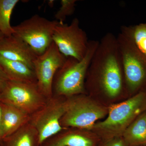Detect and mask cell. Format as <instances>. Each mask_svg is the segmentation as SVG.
Returning a JSON list of instances; mask_svg holds the SVG:
<instances>
[{
	"label": "cell",
	"mask_w": 146,
	"mask_h": 146,
	"mask_svg": "<svg viewBox=\"0 0 146 146\" xmlns=\"http://www.w3.org/2000/svg\"><path fill=\"white\" fill-rule=\"evenodd\" d=\"M86 75L109 98L118 97L125 88L121 54L114 34L108 33L102 38Z\"/></svg>",
	"instance_id": "6da1fadb"
},
{
	"label": "cell",
	"mask_w": 146,
	"mask_h": 146,
	"mask_svg": "<svg viewBox=\"0 0 146 146\" xmlns=\"http://www.w3.org/2000/svg\"><path fill=\"white\" fill-rule=\"evenodd\" d=\"M99 43V41L96 40H89L87 52L81 60L67 57L55 75L52 86L53 96L72 97L85 92V78Z\"/></svg>",
	"instance_id": "7a4b0ae2"
},
{
	"label": "cell",
	"mask_w": 146,
	"mask_h": 146,
	"mask_svg": "<svg viewBox=\"0 0 146 146\" xmlns=\"http://www.w3.org/2000/svg\"><path fill=\"white\" fill-rule=\"evenodd\" d=\"M117 38L126 89L133 96L146 90V58L139 52L129 35L122 30Z\"/></svg>",
	"instance_id": "3957f363"
},
{
	"label": "cell",
	"mask_w": 146,
	"mask_h": 146,
	"mask_svg": "<svg viewBox=\"0 0 146 146\" xmlns=\"http://www.w3.org/2000/svg\"><path fill=\"white\" fill-rule=\"evenodd\" d=\"M146 110V90L140 91L128 99L112 106L104 121L96 123L94 128L112 136L123 133L138 116Z\"/></svg>",
	"instance_id": "277c9868"
},
{
	"label": "cell",
	"mask_w": 146,
	"mask_h": 146,
	"mask_svg": "<svg viewBox=\"0 0 146 146\" xmlns=\"http://www.w3.org/2000/svg\"><path fill=\"white\" fill-rule=\"evenodd\" d=\"M48 100L36 82L8 80L0 91V102L18 108L31 116L42 108Z\"/></svg>",
	"instance_id": "5b68a950"
},
{
	"label": "cell",
	"mask_w": 146,
	"mask_h": 146,
	"mask_svg": "<svg viewBox=\"0 0 146 146\" xmlns=\"http://www.w3.org/2000/svg\"><path fill=\"white\" fill-rule=\"evenodd\" d=\"M58 21L35 14L16 26L13 35L25 41L37 56L46 50L53 42V35Z\"/></svg>",
	"instance_id": "8992f818"
},
{
	"label": "cell",
	"mask_w": 146,
	"mask_h": 146,
	"mask_svg": "<svg viewBox=\"0 0 146 146\" xmlns=\"http://www.w3.org/2000/svg\"><path fill=\"white\" fill-rule=\"evenodd\" d=\"M59 98L53 96L42 108L31 116L30 122L38 133L39 146L63 129L60 120L66 112L67 102L61 101Z\"/></svg>",
	"instance_id": "52a82bcc"
},
{
	"label": "cell",
	"mask_w": 146,
	"mask_h": 146,
	"mask_svg": "<svg viewBox=\"0 0 146 146\" xmlns=\"http://www.w3.org/2000/svg\"><path fill=\"white\" fill-rule=\"evenodd\" d=\"M53 42L65 57L80 60L86 54L89 41L86 32L80 26L78 18H75L70 25L58 22Z\"/></svg>",
	"instance_id": "ba28073f"
},
{
	"label": "cell",
	"mask_w": 146,
	"mask_h": 146,
	"mask_svg": "<svg viewBox=\"0 0 146 146\" xmlns=\"http://www.w3.org/2000/svg\"><path fill=\"white\" fill-rule=\"evenodd\" d=\"M83 97L70 99L66 101V112L60 120L62 127L80 129L94 128L97 120L105 116V110Z\"/></svg>",
	"instance_id": "9c48e42d"
},
{
	"label": "cell",
	"mask_w": 146,
	"mask_h": 146,
	"mask_svg": "<svg viewBox=\"0 0 146 146\" xmlns=\"http://www.w3.org/2000/svg\"><path fill=\"white\" fill-rule=\"evenodd\" d=\"M67 58L53 42L46 50L37 56L35 60L33 68L37 86L48 99L53 96L52 86L55 75Z\"/></svg>",
	"instance_id": "30bf717a"
},
{
	"label": "cell",
	"mask_w": 146,
	"mask_h": 146,
	"mask_svg": "<svg viewBox=\"0 0 146 146\" xmlns=\"http://www.w3.org/2000/svg\"><path fill=\"white\" fill-rule=\"evenodd\" d=\"M0 56L8 60L23 63L33 70L34 62L37 56L27 43L14 35L5 36L1 40Z\"/></svg>",
	"instance_id": "8fae6325"
},
{
	"label": "cell",
	"mask_w": 146,
	"mask_h": 146,
	"mask_svg": "<svg viewBox=\"0 0 146 146\" xmlns=\"http://www.w3.org/2000/svg\"><path fill=\"white\" fill-rule=\"evenodd\" d=\"M0 106L1 112L0 131L3 141L29 122L31 116L7 104L0 102Z\"/></svg>",
	"instance_id": "7c38bea8"
},
{
	"label": "cell",
	"mask_w": 146,
	"mask_h": 146,
	"mask_svg": "<svg viewBox=\"0 0 146 146\" xmlns=\"http://www.w3.org/2000/svg\"><path fill=\"white\" fill-rule=\"evenodd\" d=\"M0 70L8 80L37 83L34 70L21 62L8 60L0 56Z\"/></svg>",
	"instance_id": "4fadbf2b"
},
{
	"label": "cell",
	"mask_w": 146,
	"mask_h": 146,
	"mask_svg": "<svg viewBox=\"0 0 146 146\" xmlns=\"http://www.w3.org/2000/svg\"><path fill=\"white\" fill-rule=\"evenodd\" d=\"M123 135L128 146H146V110L126 129Z\"/></svg>",
	"instance_id": "5bb4252c"
},
{
	"label": "cell",
	"mask_w": 146,
	"mask_h": 146,
	"mask_svg": "<svg viewBox=\"0 0 146 146\" xmlns=\"http://www.w3.org/2000/svg\"><path fill=\"white\" fill-rule=\"evenodd\" d=\"M2 146H39L38 133L29 122L2 142Z\"/></svg>",
	"instance_id": "9a60e30c"
},
{
	"label": "cell",
	"mask_w": 146,
	"mask_h": 146,
	"mask_svg": "<svg viewBox=\"0 0 146 146\" xmlns=\"http://www.w3.org/2000/svg\"><path fill=\"white\" fill-rule=\"evenodd\" d=\"M95 140L80 133H60L45 142L41 146H95Z\"/></svg>",
	"instance_id": "2e32d148"
},
{
	"label": "cell",
	"mask_w": 146,
	"mask_h": 146,
	"mask_svg": "<svg viewBox=\"0 0 146 146\" xmlns=\"http://www.w3.org/2000/svg\"><path fill=\"white\" fill-rule=\"evenodd\" d=\"M19 0H0V32L5 36L14 33L11 25V16Z\"/></svg>",
	"instance_id": "e0dca14e"
},
{
	"label": "cell",
	"mask_w": 146,
	"mask_h": 146,
	"mask_svg": "<svg viewBox=\"0 0 146 146\" xmlns=\"http://www.w3.org/2000/svg\"><path fill=\"white\" fill-rule=\"evenodd\" d=\"M121 29L129 35L139 52L146 58V23L123 26Z\"/></svg>",
	"instance_id": "ac0fdd59"
},
{
	"label": "cell",
	"mask_w": 146,
	"mask_h": 146,
	"mask_svg": "<svg viewBox=\"0 0 146 146\" xmlns=\"http://www.w3.org/2000/svg\"><path fill=\"white\" fill-rule=\"evenodd\" d=\"M77 1V0H61L60 8L54 15L56 21L64 23L67 17L74 12Z\"/></svg>",
	"instance_id": "d6986e66"
},
{
	"label": "cell",
	"mask_w": 146,
	"mask_h": 146,
	"mask_svg": "<svg viewBox=\"0 0 146 146\" xmlns=\"http://www.w3.org/2000/svg\"><path fill=\"white\" fill-rule=\"evenodd\" d=\"M100 146H128L123 139L116 138L110 139Z\"/></svg>",
	"instance_id": "ffe728a7"
},
{
	"label": "cell",
	"mask_w": 146,
	"mask_h": 146,
	"mask_svg": "<svg viewBox=\"0 0 146 146\" xmlns=\"http://www.w3.org/2000/svg\"><path fill=\"white\" fill-rule=\"evenodd\" d=\"M8 80V79L0 70V91L2 90Z\"/></svg>",
	"instance_id": "44dd1931"
},
{
	"label": "cell",
	"mask_w": 146,
	"mask_h": 146,
	"mask_svg": "<svg viewBox=\"0 0 146 146\" xmlns=\"http://www.w3.org/2000/svg\"><path fill=\"white\" fill-rule=\"evenodd\" d=\"M1 106H0V127H1ZM2 139L1 137V131H0V143H2Z\"/></svg>",
	"instance_id": "7402d4cb"
},
{
	"label": "cell",
	"mask_w": 146,
	"mask_h": 146,
	"mask_svg": "<svg viewBox=\"0 0 146 146\" xmlns=\"http://www.w3.org/2000/svg\"><path fill=\"white\" fill-rule=\"evenodd\" d=\"M4 36V35L0 32V42H1V40L3 39V38Z\"/></svg>",
	"instance_id": "603a6c76"
},
{
	"label": "cell",
	"mask_w": 146,
	"mask_h": 146,
	"mask_svg": "<svg viewBox=\"0 0 146 146\" xmlns=\"http://www.w3.org/2000/svg\"><path fill=\"white\" fill-rule=\"evenodd\" d=\"M0 146H2L1 143H0Z\"/></svg>",
	"instance_id": "cb8c5ba5"
},
{
	"label": "cell",
	"mask_w": 146,
	"mask_h": 146,
	"mask_svg": "<svg viewBox=\"0 0 146 146\" xmlns=\"http://www.w3.org/2000/svg\"></svg>",
	"instance_id": "d4e9b609"
}]
</instances>
